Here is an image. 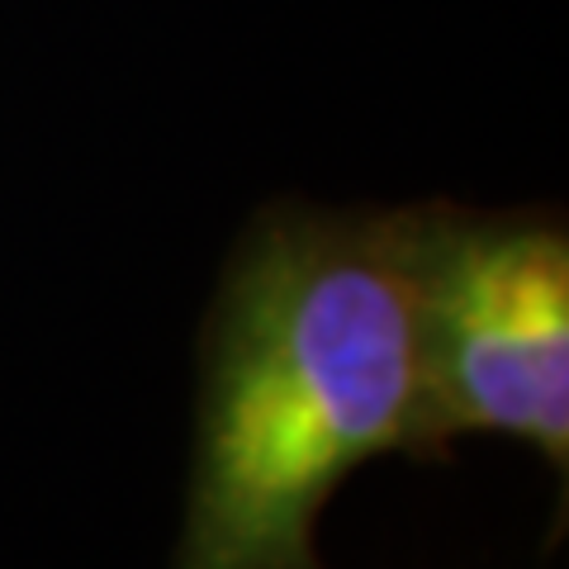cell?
<instances>
[{
  "label": "cell",
  "instance_id": "1",
  "mask_svg": "<svg viewBox=\"0 0 569 569\" xmlns=\"http://www.w3.org/2000/svg\"><path fill=\"white\" fill-rule=\"evenodd\" d=\"M422 447L413 242L280 223L213 318L176 569H323L313 527L366 460Z\"/></svg>",
  "mask_w": 569,
  "mask_h": 569
},
{
  "label": "cell",
  "instance_id": "2",
  "mask_svg": "<svg viewBox=\"0 0 569 569\" xmlns=\"http://www.w3.org/2000/svg\"><path fill=\"white\" fill-rule=\"evenodd\" d=\"M422 447L498 432L569 460V252L550 228L413 242Z\"/></svg>",
  "mask_w": 569,
  "mask_h": 569
}]
</instances>
